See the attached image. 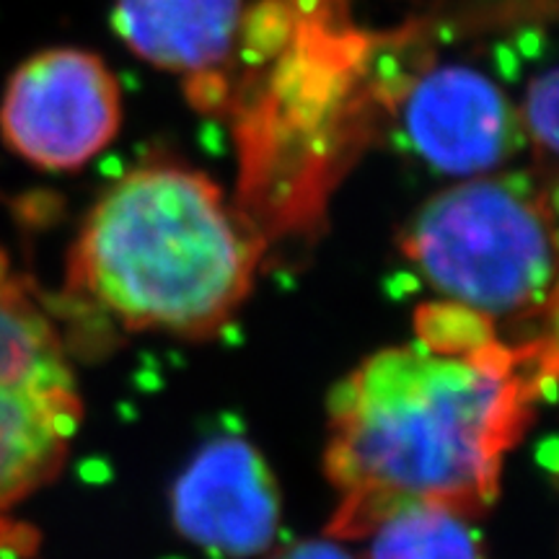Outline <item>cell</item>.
I'll use <instances>...</instances> for the list:
<instances>
[{"instance_id": "obj_1", "label": "cell", "mask_w": 559, "mask_h": 559, "mask_svg": "<svg viewBox=\"0 0 559 559\" xmlns=\"http://www.w3.org/2000/svg\"><path fill=\"white\" fill-rule=\"evenodd\" d=\"M415 326L417 340L373 353L330 394L334 542L368 539L417 508L477 521L500 495L508 453L555 391V334L508 340L451 300L419 309Z\"/></svg>"}, {"instance_id": "obj_2", "label": "cell", "mask_w": 559, "mask_h": 559, "mask_svg": "<svg viewBox=\"0 0 559 559\" xmlns=\"http://www.w3.org/2000/svg\"><path fill=\"white\" fill-rule=\"evenodd\" d=\"M264 249L205 174L140 166L91 207L70 251L68 288L128 330L210 337L249 298Z\"/></svg>"}, {"instance_id": "obj_3", "label": "cell", "mask_w": 559, "mask_h": 559, "mask_svg": "<svg viewBox=\"0 0 559 559\" xmlns=\"http://www.w3.org/2000/svg\"><path fill=\"white\" fill-rule=\"evenodd\" d=\"M555 210L528 174H481L430 198L402 234L404 257L451 304L495 326L555 324Z\"/></svg>"}, {"instance_id": "obj_4", "label": "cell", "mask_w": 559, "mask_h": 559, "mask_svg": "<svg viewBox=\"0 0 559 559\" xmlns=\"http://www.w3.org/2000/svg\"><path fill=\"white\" fill-rule=\"evenodd\" d=\"M81 419L60 334L0 251V510L58 477Z\"/></svg>"}, {"instance_id": "obj_5", "label": "cell", "mask_w": 559, "mask_h": 559, "mask_svg": "<svg viewBox=\"0 0 559 559\" xmlns=\"http://www.w3.org/2000/svg\"><path fill=\"white\" fill-rule=\"evenodd\" d=\"M122 91L99 55L55 47L24 60L0 99V135L26 164L75 171L117 138Z\"/></svg>"}, {"instance_id": "obj_6", "label": "cell", "mask_w": 559, "mask_h": 559, "mask_svg": "<svg viewBox=\"0 0 559 559\" xmlns=\"http://www.w3.org/2000/svg\"><path fill=\"white\" fill-rule=\"evenodd\" d=\"M402 130L425 164L464 179L495 171L526 143L506 91L469 66L419 75L402 102Z\"/></svg>"}, {"instance_id": "obj_7", "label": "cell", "mask_w": 559, "mask_h": 559, "mask_svg": "<svg viewBox=\"0 0 559 559\" xmlns=\"http://www.w3.org/2000/svg\"><path fill=\"white\" fill-rule=\"evenodd\" d=\"M179 534L223 557L262 555L280 526V489L243 438L221 436L187 466L171 492Z\"/></svg>"}, {"instance_id": "obj_8", "label": "cell", "mask_w": 559, "mask_h": 559, "mask_svg": "<svg viewBox=\"0 0 559 559\" xmlns=\"http://www.w3.org/2000/svg\"><path fill=\"white\" fill-rule=\"evenodd\" d=\"M243 0H117L111 24L151 66L171 73H210L230 55Z\"/></svg>"}, {"instance_id": "obj_9", "label": "cell", "mask_w": 559, "mask_h": 559, "mask_svg": "<svg viewBox=\"0 0 559 559\" xmlns=\"http://www.w3.org/2000/svg\"><path fill=\"white\" fill-rule=\"evenodd\" d=\"M368 539V559H487L474 521L432 508L404 510Z\"/></svg>"}, {"instance_id": "obj_10", "label": "cell", "mask_w": 559, "mask_h": 559, "mask_svg": "<svg viewBox=\"0 0 559 559\" xmlns=\"http://www.w3.org/2000/svg\"><path fill=\"white\" fill-rule=\"evenodd\" d=\"M557 68H547L528 83L519 109L523 138L547 156L557 153Z\"/></svg>"}, {"instance_id": "obj_11", "label": "cell", "mask_w": 559, "mask_h": 559, "mask_svg": "<svg viewBox=\"0 0 559 559\" xmlns=\"http://www.w3.org/2000/svg\"><path fill=\"white\" fill-rule=\"evenodd\" d=\"M39 534L29 523L11 521L0 513V559H41Z\"/></svg>"}, {"instance_id": "obj_12", "label": "cell", "mask_w": 559, "mask_h": 559, "mask_svg": "<svg viewBox=\"0 0 559 559\" xmlns=\"http://www.w3.org/2000/svg\"><path fill=\"white\" fill-rule=\"evenodd\" d=\"M272 559H358V557L349 555L340 542L324 536V539H304V542L288 544V547L280 549Z\"/></svg>"}]
</instances>
